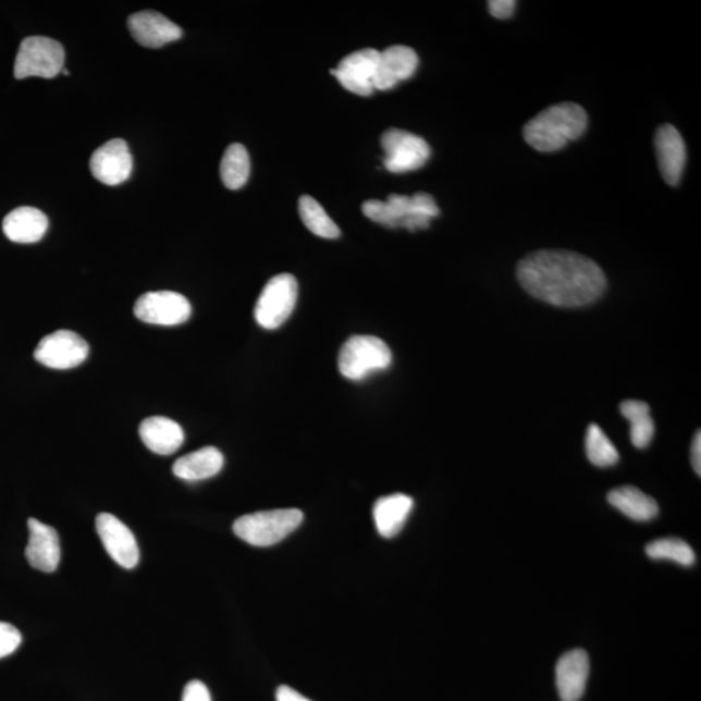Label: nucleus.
Segmentation results:
<instances>
[{"label": "nucleus", "instance_id": "nucleus-1", "mask_svg": "<svg viewBox=\"0 0 701 701\" xmlns=\"http://www.w3.org/2000/svg\"><path fill=\"white\" fill-rule=\"evenodd\" d=\"M517 279L534 298L566 308L591 305L606 287L605 274L594 260L563 249L526 256L518 262Z\"/></svg>", "mask_w": 701, "mask_h": 701}, {"label": "nucleus", "instance_id": "nucleus-2", "mask_svg": "<svg viewBox=\"0 0 701 701\" xmlns=\"http://www.w3.org/2000/svg\"><path fill=\"white\" fill-rule=\"evenodd\" d=\"M588 113L576 103L545 108L524 127L526 144L541 152L562 150L588 130Z\"/></svg>", "mask_w": 701, "mask_h": 701}, {"label": "nucleus", "instance_id": "nucleus-3", "mask_svg": "<svg viewBox=\"0 0 701 701\" xmlns=\"http://www.w3.org/2000/svg\"><path fill=\"white\" fill-rule=\"evenodd\" d=\"M362 212L368 219L390 229L404 227L409 232L428 229L431 219L440 214L435 200L427 193L414 197L391 194L388 200H367Z\"/></svg>", "mask_w": 701, "mask_h": 701}, {"label": "nucleus", "instance_id": "nucleus-4", "mask_svg": "<svg viewBox=\"0 0 701 701\" xmlns=\"http://www.w3.org/2000/svg\"><path fill=\"white\" fill-rule=\"evenodd\" d=\"M303 518V512L295 508L256 512L239 517L233 531L255 548H271L298 529Z\"/></svg>", "mask_w": 701, "mask_h": 701}, {"label": "nucleus", "instance_id": "nucleus-5", "mask_svg": "<svg viewBox=\"0 0 701 701\" xmlns=\"http://www.w3.org/2000/svg\"><path fill=\"white\" fill-rule=\"evenodd\" d=\"M393 361V354L385 342L372 335H355L343 345L339 367L343 377L361 381L369 374L385 370Z\"/></svg>", "mask_w": 701, "mask_h": 701}, {"label": "nucleus", "instance_id": "nucleus-6", "mask_svg": "<svg viewBox=\"0 0 701 701\" xmlns=\"http://www.w3.org/2000/svg\"><path fill=\"white\" fill-rule=\"evenodd\" d=\"M65 51L62 44L49 37H28L20 45L15 60V77L53 78L64 70Z\"/></svg>", "mask_w": 701, "mask_h": 701}, {"label": "nucleus", "instance_id": "nucleus-7", "mask_svg": "<svg viewBox=\"0 0 701 701\" xmlns=\"http://www.w3.org/2000/svg\"><path fill=\"white\" fill-rule=\"evenodd\" d=\"M298 300V282L293 274L274 275L259 296L255 307V320L261 328L279 329L290 316Z\"/></svg>", "mask_w": 701, "mask_h": 701}, {"label": "nucleus", "instance_id": "nucleus-8", "mask_svg": "<svg viewBox=\"0 0 701 701\" xmlns=\"http://www.w3.org/2000/svg\"><path fill=\"white\" fill-rule=\"evenodd\" d=\"M381 145L385 151L383 167L391 173H407L420 170L430 158V146L416 134L389 130L382 134Z\"/></svg>", "mask_w": 701, "mask_h": 701}, {"label": "nucleus", "instance_id": "nucleus-9", "mask_svg": "<svg viewBox=\"0 0 701 701\" xmlns=\"http://www.w3.org/2000/svg\"><path fill=\"white\" fill-rule=\"evenodd\" d=\"M89 353V345L83 336L71 330H58L38 343L35 357L47 368L65 370L81 366Z\"/></svg>", "mask_w": 701, "mask_h": 701}, {"label": "nucleus", "instance_id": "nucleus-10", "mask_svg": "<svg viewBox=\"0 0 701 701\" xmlns=\"http://www.w3.org/2000/svg\"><path fill=\"white\" fill-rule=\"evenodd\" d=\"M134 315L152 325L175 327L190 319L192 305L179 293L152 292L139 296Z\"/></svg>", "mask_w": 701, "mask_h": 701}, {"label": "nucleus", "instance_id": "nucleus-11", "mask_svg": "<svg viewBox=\"0 0 701 701\" xmlns=\"http://www.w3.org/2000/svg\"><path fill=\"white\" fill-rule=\"evenodd\" d=\"M381 51L366 49L350 53L332 70L333 76L347 91L360 97L372 96L374 77L379 66Z\"/></svg>", "mask_w": 701, "mask_h": 701}, {"label": "nucleus", "instance_id": "nucleus-12", "mask_svg": "<svg viewBox=\"0 0 701 701\" xmlns=\"http://www.w3.org/2000/svg\"><path fill=\"white\" fill-rule=\"evenodd\" d=\"M96 525L107 554L125 569L136 568L139 549L132 530L111 514L98 515Z\"/></svg>", "mask_w": 701, "mask_h": 701}, {"label": "nucleus", "instance_id": "nucleus-13", "mask_svg": "<svg viewBox=\"0 0 701 701\" xmlns=\"http://www.w3.org/2000/svg\"><path fill=\"white\" fill-rule=\"evenodd\" d=\"M90 170L99 182L108 186H118L131 177L133 157L124 139L108 140L93 153Z\"/></svg>", "mask_w": 701, "mask_h": 701}, {"label": "nucleus", "instance_id": "nucleus-14", "mask_svg": "<svg viewBox=\"0 0 701 701\" xmlns=\"http://www.w3.org/2000/svg\"><path fill=\"white\" fill-rule=\"evenodd\" d=\"M127 28L134 39L147 49H160L182 37V29L177 24L155 11L133 13L127 19Z\"/></svg>", "mask_w": 701, "mask_h": 701}, {"label": "nucleus", "instance_id": "nucleus-15", "mask_svg": "<svg viewBox=\"0 0 701 701\" xmlns=\"http://www.w3.org/2000/svg\"><path fill=\"white\" fill-rule=\"evenodd\" d=\"M419 66V57L408 46H391L381 52L374 77L376 90L393 89L402 81L414 76Z\"/></svg>", "mask_w": 701, "mask_h": 701}, {"label": "nucleus", "instance_id": "nucleus-16", "mask_svg": "<svg viewBox=\"0 0 701 701\" xmlns=\"http://www.w3.org/2000/svg\"><path fill=\"white\" fill-rule=\"evenodd\" d=\"M656 157L660 173L667 185L677 186L682 179L686 165V146L676 127L660 126L655 137Z\"/></svg>", "mask_w": 701, "mask_h": 701}, {"label": "nucleus", "instance_id": "nucleus-17", "mask_svg": "<svg viewBox=\"0 0 701 701\" xmlns=\"http://www.w3.org/2000/svg\"><path fill=\"white\" fill-rule=\"evenodd\" d=\"M29 542L26 545L25 556L33 568L52 573L58 569L60 563V543L56 529L37 520L29 518Z\"/></svg>", "mask_w": 701, "mask_h": 701}, {"label": "nucleus", "instance_id": "nucleus-18", "mask_svg": "<svg viewBox=\"0 0 701 701\" xmlns=\"http://www.w3.org/2000/svg\"><path fill=\"white\" fill-rule=\"evenodd\" d=\"M590 674V659L583 650L564 653L556 665V686L563 701H578L583 697Z\"/></svg>", "mask_w": 701, "mask_h": 701}, {"label": "nucleus", "instance_id": "nucleus-19", "mask_svg": "<svg viewBox=\"0 0 701 701\" xmlns=\"http://www.w3.org/2000/svg\"><path fill=\"white\" fill-rule=\"evenodd\" d=\"M49 229V219L35 207H19L3 220L5 237L15 244H37Z\"/></svg>", "mask_w": 701, "mask_h": 701}, {"label": "nucleus", "instance_id": "nucleus-20", "mask_svg": "<svg viewBox=\"0 0 701 701\" xmlns=\"http://www.w3.org/2000/svg\"><path fill=\"white\" fill-rule=\"evenodd\" d=\"M139 436L146 447L158 455H172L185 441L184 430L168 417H148L139 425Z\"/></svg>", "mask_w": 701, "mask_h": 701}, {"label": "nucleus", "instance_id": "nucleus-21", "mask_svg": "<svg viewBox=\"0 0 701 701\" xmlns=\"http://www.w3.org/2000/svg\"><path fill=\"white\" fill-rule=\"evenodd\" d=\"M414 505V499L404 494L380 497L373 508L374 522L380 534L389 539L399 534Z\"/></svg>", "mask_w": 701, "mask_h": 701}, {"label": "nucleus", "instance_id": "nucleus-22", "mask_svg": "<svg viewBox=\"0 0 701 701\" xmlns=\"http://www.w3.org/2000/svg\"><path fill=\"white\" fill-rule=\"evenodd\" d=\"M224 467V456L216 447H205L179 458L173 465L175 477L185 481L207 480L220 474Z\"/></svg>", "mask_w": 701, "mask_h": 701}, {"label": "nucleus", "instance_id": "nucleus-23", "mask_svg": "<svg viewBox=\"0 0 701 701\" xmlns=\"http://www.w3.org/2000/svg\"><path fill=\"white\" fill-rule=\"evenodd\" d=\"M608 502L612 507L623 512L634 521H651L659 515V505L655 499L634 487L612 490L608 494Z\"/></svg>", "mask_w": 701, "mask_h": 701}, {"label": "nucleus", "instance_id": "nucleus-24", "mask_svg": "<svg viewBox=\"0 0 701 701\" xmlns=\"http://www.w3.org/2000/svg\"><path fill=\"white\" fill-rule=\"evenodd\" d=\"M622 414L630 422V438L634 446L645 448L655 435V423L651 417L649 404L640 401H625L622 403Z\"/></svg>", "mask_w": 701, "mask_h": 701}, {"label": "nucleus", "instance_id": "nucleus-25", "mask_svg": "<svg viewBox=\"0 0 701 701\" xmlns=\"http://www.w3.org/2000/svg\"><path fill=\"white\" fill-rule=\"evenodd\" d=\"M251 171L249 155L245 146L233 144L226 148L221 160L220 174L222 184L229 190H239L247 184Z\"/></svg>", "mask_w": 701, "mask_h": 701}, {"label": "nucleus", "instance_id": "nucleus-26", "mask_svg": "<svg viewBox=\"0 0 701 701\" xmlns=\"http://www.w3.org/2000/svg\"><path fill=\"white\" fill-rule=\"evenodd\" d=\"M299 214L309 232L317 237L335 239L341 235L339 225L329 218L323 207L309 195H303L299 200Z\"/></svg>", "mask_w": 701, "mask_h": 701}, {"label": "nucleus", "instance_id": "nucleus-27", "mask_svg": "<svg viewBox=\"0 0 701 701\" xmlns=\"http://www.w3.org/2000/svg\"><path fill=\"white\" fill-rule=\"evenodd\" d=\"M586 455L600 468L613 467L619 460V454L604 431L597 423H591L586 433Z\"/></svg>", "mask_w": 701, "mask_h": 701}, {"label": "nucleus", "instance_id": "nucleus-28", "mask_svg": "<svg viewBox=\"0 0 701 701\" xmlns=\"http://www.w3.org/2000/svg\"><path fill=\"white\" fill-rule=\"evenodd\" d=\"M647 555L655 561H671L684 566L696 564V552L679 538H664L653 541L645 548Z\"/></svg>", "mask_w": 701, "mask_h": 701}, {"label": "nucleus", "instance_id": "nucleus-29", "mask_svg": "<svg viewBox=\"0 0 701 701\" xmlns=\"http://www.w3.org/2000/svg\"><path fill=\"white\" fill-rule=\"evenodd\" d=\"M22 634L7 623H0V659L10 656L22 644Z\"/></svg>", "mask_w": 701, "mask_h": 701}, {"label": "nucleus", "instance_id": "nucleus-30", "mask_svg": "<svg viewBox=\"0 0 701 701\" xmlns=\"http://www.w3.org/2000/svg\"><path fill=\"white\" fill-rule=\"evenodd\" d=\"M182 701H212V699L210 691H208L204 682H200V680H192L185 687Z\"/></svg>", "mask_w": 701, "mask_h": 701}, {"label": "nucleus", "instance_id": "nucleus-31", "mask_svg": "<svg viewBox=\"0 0 701 701\" xmlns=\"http://www.w3.org/2000/svg\"><path fill=\"white\" fill-rule=\"evenodd\" d=\"M517 3L515 0H491L489 11L495 19H509L514 16Z\"/></svg>", "mask_w": 701, "mask_h": 701}, {"label": "nucleus", "instance_id": "nucleus-32", "mask_svg": "<svg viewBox=\"0 0 701 701\" xmlns=\"http://www.w3.org/2000/svg\"><path fill=\"white\" fill-rule=\"evenodd\" d=\"M691 463L693 470L697 471V475H701V435L700 431L693 436L692 446H691Z\"/></svg>", "mask_w": 701, "mask_h": 701}, {"label": "nucleus", "instance_id": "nucleus-33", "mask_svg": "<svg viewBox=\"0 0 701 701\" xmlns=\"http://www.w3.org/2000/svg\"><path fill=\"white\" fill-rule=\"evenodd\" d=\"M275 699H278V701H312L303 697L302 693L295 691L288 686L279 687L278 693H275Z\"/></svg>", "mask_w": 701, "mask_h": 701}]
</instances>
